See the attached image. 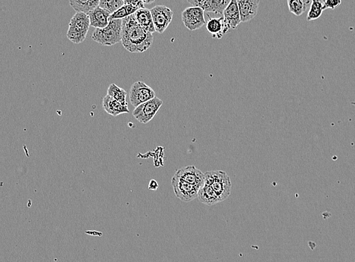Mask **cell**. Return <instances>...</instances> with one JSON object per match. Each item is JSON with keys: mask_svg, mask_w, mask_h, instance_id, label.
<instances>
[{"mask_svg": "<svg viewBox=\"0 0 355 262\" xmlns=\"http://www.w3.org/2000/svg\"><path fill=\"white\" fill-rule=\"evenodd\" d=\"M122 43L130 53H142L153 43V35L139 25L133 14L122 19Z\"/></svg>", "mask_w": 355, "mask_h": 262, "instance_id": "6da1fadb", "label": "cell"}, {"mask_svg": "<svg viewBox=\"0 0 355 262\" xmlns=\"http://www.w3.org/2000/svg\"><path fill=\"white\" fill-rule=\"evenodd\" d=\"M122 19L110 20L105 28H96L92 39L97 43L106 46L122 42Z\"/></svg>", "mask_w": 355, "mask_h": 262, "instance_id": "7a4b0ae2", "label": "cell"}, {"mask_svg": "<svg viewBox=\"0 0 355 262\" xmlns=\"http://www.w3.org/2000/svg\"><path fill=\"white\" fill-rule=\"evenodd\" d=\"M90 26V20L88 14L76 12L69 23L67 38L74 43H83L86 40Z\"/></svg>", "mask_w": 355, "mask_h": 262, "instance_id": "3957f363", "label": "cell"}, {"mask_svg": "<svg viewBox=\"0 0 355 262\" xmlns=\"http://www.w3.org/2000/svg\"><path fill=\"white\" fill-rule=\"evenodd\" d=\"M205 175V183L208 184L218 194L221 201L226 200L231 194L232 183L230 177L222 171L208 172Z\"/></svg>", "mask_w": 355, "mask_h": 262, "instance_id": "277c9868", "label": "cell"}, {"mask_svg": "<svg viewBox=\"0 0 355 262\" xmlns=\"http://www.w3.org/2000/svg\"><path fill=\"white\" fill-rule=\"evenodd\" d=\"M162 105V100L158 97H155L135 108L133 112V117L140 123L148 124L156 115Z\"/></svg>", "mask_w": 355, "mask_h": 262, "instance_id": "5b68a950", "label": "cell"}, {"mask_svg": "<svg viewBox=\"0 0 355 262\" xmlns=\"http://www.w3.org/2000/svg\"><path fill=\"white\" fill-rule=\"evenodd\" d=\"M173 189L176 197L184 202H190L198 198L200 188L188 183L174 175L171 180Z\"/></svg>", "mask_w": 355, "mask_h": 262, "instance_id": "8992f818", "label": "cell"}, {"mask_svg": "<svg viewBox=\"0 0 355 262\" xmlns=\"http://www.w3.org/2000/svg\"><path fill=\"white\" fill-rule=\"evenodd\" d=\"M155 97H156L154 89L143 81L135 82L130 88V101L133 107H138Z\"/></svg>", "mask_w": 355, "mask_h": 262, "instance_id": "52a82bcc", "label": "cell"}, {"mask_svg": "<svg viewBox=\"0 0 355 262\" xmlns=\"http://www.w3.org/2000/svg\"><path fill=\"white\" fill-rule=\"evenodd\" d=\"M182 21L190 31L199 29L206 23L205 19V11L199 6L186 8L182 12Z\"/></svg>", "mask_w": 355, "mask_h": 262, "instance_id": "ba28073f", "label": "cell"}, {"mask_svg": "<svg viewBox=\"0 0 355 262\" xmlns=\"http://www.w3.org/2000/svg\"><path fill=\"white\" fill-rule=\"evenodd\" d=\"M151 12L155 31L159 34H163L172 21L174 12L171 9L163 5L152 8Z\"/></svg>", "mask_w": 355, "mask_h": 262, "instance_id": "9c48e42d", "label": "cell"}, {"mask_svg": "<svg viewBox=\"0 0 355 262\" xmlns=\"http://www.w3.org/2000/svg\"><path fill=\"white\" fill-rule=\"evenodd\" d=\"M174 175L188 183L199 188L202 187L205 183V175L194 166L182 168L175 172Z\"/></svg>", "mask_w": 355, "mask_h": 262, "instance_id": "30bf717a", "label": "cell"}, {"mask_svg": "<svg viewBox=\"0 0 355 262\" xmlns=\"http://www.w3.org/2000/svg\"><path fill=\"white\" fill-rule=\"evenodd\" d=\"M223 17H224L226 34L231 30L236 29L237 27L242 22L241 15H240L236 0H231L230 4L224 10Z\"/></svg>", "mask_w": 355, "mask_h": 262, "instance_id": "8fae6325", "label": "cell"}, {"mask_svg": "<svg viewBox=\"0 0 355 262\" xmlns=\"http://www.w3.org/2000/svg\"><path fill=\"white\" fill-rule=\"evenodd\" d=\"M242 22L252 20L258 12L260 0H236Z\"/></svg>", "mask_w": 355, "mask_h": 262, "instance_id": "7c38bea8", "label": "cell"}, {"mask_svg": "<svg viewBox=\"0 0 355 262\" xmlns=\"http://www.w3.org/2000/svg\"><path fill=\"white\" fill-rule=\"evenodd\" d=\"M91 26L95 28H105L108 26L111 13L106 9L98 6L88 13Z\"/></svg>", "mask_w": 355, "mask_h": 262, "instance_id": "4fadbf2b", "label": "cell"}, {"mask_svg": "<svg viewBox=\"0 0 355 262\" xmlns=\"http://www.w3.org/2000/svg\"><path fill=\"white\" fill-rule=\"evenodd\" d=\"M103 107L108 114L116 117L120 114L130 113L128 106L122 104L110 96L106 95L103 100Z\"/></svg>", "mask_w": 355, "mask_h": 262, "instance_id": "5bb4252c", "label": "cell"}, {"mask_svg": "<svg viewBox=\"0 0 355 262\" xmlns=\"http://www.w3.org/2000/svg\"><path fill=\"white\" fill-rule=\"evenodd\" d=\"M230 2L231 0H202L199 7L202 8L205 12H212L223 16L224 10Z\"/></svg>", "mask_w": 355, "mask_h": 262, "instance_id": "9a60e30c", "label": "cell"}, {"mask_svg": "<svg viewBox=\"0 0 355 262\" xmlns=\"http://www.w3.org/2000/svg\"><path fill=\"white\" fill-rule=\"evenodd\" d=\"M134 15L136 21L146 31L152 34L156 32L150 9H146V8L139 9L135 12Z\"/></svg>", "mask_w": 355, "mask_h": 262, "instance_id": "2e32d148", "label": "cell"}, {"mask_svg": "<svg viewBox=\"0 0 355 262\" xmlns=\"http://www.w3.org/2000/svg\"><path fill=\"white\" fill-rule=\"evenodd\" d=\"M198 198L202 203L209 205V206L216 205V204L222 202L216 192L205 183L204 186L199 189Z\"/></svg>", "mask_w": 355, "mask_h": 262, "instance_id": "e0dca14e", "label": "cell"}, {"mask_svg": "<svg viewBox=\"0 0 355 262\" xmlns=\"http://www.w3.org/2000/svg\"><path fill=\"white\" fill-rule=\"evenodd\" d=\"M207 31L215 38L221 39L226 34L225 26H224V17L219 18H210L206 25Z\"/></svg>", "mask_w": 355, "mask_h": 262, "instance_id": "ac0fdd59", "label": "cell"}, {"mask_svg": "<svg viewBox=\"0 0 355 262\" xmlns=\"http://www.w3.org/2000/svg\"><path fill=\"white\" fill-rule=\"evenodd\" d=\"M69 3L77 12L88 14L100 6V0H69Z\"/></svg>", "mask_w": 355, "mask_h": 262, "instance_id": "d6986e66", "label": "cell"}, {"mask_svg": "<svg viewBox=\"0 0 355 262\" xmlns=\"http://www.w3.org/2000/svg\"><path fill=\"white\" fill-rule=\"evenodd\" d=\"M287 3L290 12L296 16H301L310 9L312 0H287Z\"/></svg>", "mask_w": 355, "mask_h": 262, "instance_id": "ffe728a7", "label": "cell"}, {"mask_svg": "<svg viewBox=\"0 0 355 262\" xmlns=\"http://www.w3.org/2000/svg\"><path fill=\"white\" fill-rule=\"evenodd\" d=\"M324 10V2L323 0H312V4L307 13V21H314L320 18Z\"/></svg>", "mask_w": 355, "mask_h": 262, "instance_id": "44dd1931", "label": "cell"}, {"mask_svg": "<svg viewBox=\"0 0 355 262\" xmlns=\"http://www.w3.org/2000/svg\"><path fill=\"white\" fill-rule=\"evenodd\" d=\"M107 95L114 98V100H117L125 106H128V103L127 102V92L125 89L119 87V86L114 84H111L108 88L107 91Z\"/></svg>", "mask_w": 355, "mask_h": 262, "instance_id": "7402d4cb", "label": "cell"}, {"mask_svg": "<svg viewBox=\"0 0 355 262\" xmlns=\"http://www.w3.org/2000/svg\"><path fill=\"white\" fill-rule=\"evenodd\" d=\"M138 8L130 5H124L123 6L117 9L115 12L111 14L110 20L113 19H123L130 15H133L138 10Z\"/></svg>", "mask_w": 355, "mask_h": 262, "instance_id": "603a6c76", "label": "cell"}, {"mask_svg": "<svg viewBox=\"0 0 355 262\" xmlns=\"http://www.w3.org/2000/svg\"><path fill=\"white\" fill-rule=\"evenodd\" d=\"M125 5L123 0H100V6L106 9L108 12H113L120 9Z\"/></svg>", "mask_w": 355, "mask_h": 262, "instance_id": "cb8c5ba5", "label": "cell"}, {"mask_svg": "<svg viewBox=\"0 0 355 262\" xmlns=\"http://www.w3.org/2000/svg\"><path fill=\"white\" fill-rule=\"evenodd\" d=\"M342 3V0H325L324 9H336L338 6H340Z\"/></svg>", "mask_w": 355, "mask_h": 262, "instance_id": "d4e9b609", "label": "cell"}, {"mask_svg": "<svg viewBox=\"0 0 355 262\" xmlns=\"http://www.w3.org/2000/svg\"><path fill=\"white\" fill-rule=\"evenodd\" d=\"M124 3L126 5H130V6H134L138 9H143L144 7L145 3L143 2V0H123Z\"/></svg>", "mask_w": 355, "mask_h": 262, "instance_id": "484cf974", "label": "cell"}, {"mask_svg": "<svg viewBox=\"0 0 355 262\" xmlns=\"http://www.w3.org/2000/svg\"><path fill=\"white\" fill-rule=\"evenodd\" d=\"M158 188V183L156 180H150L149 183V189H152V190H156Z\"/></svg>", "mask_w": 355, "mask_h": 262, "instance_id": "4316f807", "label": "cell"}, {"mask_svg": "<svg viewBox=\"0 0 355 262\" xmlns=\"http://www.w3.org/2000/svg\"><path fill=\"white\" fill-rule=\"evenodd\" d=\"M201 1L202 0H187L188 3H190L193 6H199Z\"/></svg>", "mask_w": 355, "mask_h": 262, "instance_id": "83f0119b", "label": "cell"}, {"mask_svg": "<svg viewBox=\"0 0 355 262\" xmlns=\"http://www.w3.org/2000/svg\"><path fill=\"white\" fill-rule=\"evenodd\" d=\"M155 0H143L145 4H150V3H153Z\"/></svg>", "mask_w": 355, "mask_h": 262, "instance_id": "f1b7e54d", "label": "cell"}, {"mask_svg": "<svg viewBox=\"0 0 355 262\" xmlns=\"http://www.w3.org/2000/svg\"><path fill=\"white\" fill-rule=\"evenodd\" d=\"M323 2H325V0H323Z\"/></svg>", "mask_w": 355, "mask_h": 262, "instance_id": "f546056e", "label": "cell"}]
</instances>
